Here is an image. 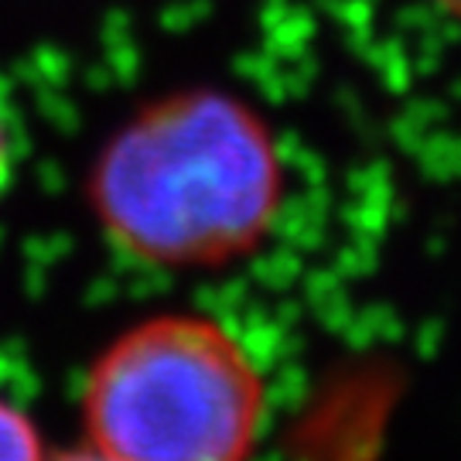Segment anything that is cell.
<instances>
[{"label":"cell","instance_id":"1","mask_svg":"<svg viewBox=\"0 0 461 461\" xmlns=\"http://www.w3.org/2000/svg\"><path fill=\"white\" fill-rule=\"evenodd\" d=\"M86 195L96 230L123 260L195 274L243 260L270 236L287 165L260 110L195 86L127 116L96 150Z\"/></svg>","mask_w":461,"mask_h":461},{"label":"cell","instance_id":"2","mask_svg":"<svg viewBox=\"0 0 461 461\" xmlns=\"http://www.w3.org/2000/svg\"><path fill=\"white\" fill-rule=\"evenodd\" d=\"M267 424V379L240 335L195 312L133 321L79 390L86 451L110 461H236Z\"/></svg>","mask_w":461,"mask_h":461},{"label":"cell","instance_id":"3","mask_svg":"<svg viewBox=\"0 0 461 461\" xmlns=\"http://www.w3.org/2000/svg\"><path fill=\"white\" fill-rule=\"evenodd\" d=\"M45 430L24 407L0 396V461L11 458H45Z\"/></svg>","mask_w":461,"mask_h":461},{"label":"cell","instance_id":"4","mask_svg":"<svg viewBox=\"0 0 461 461\" xmlns=\"http://www.w3.org/2000/svg\"><path fill=\"white\" fill-rule=\"evenodd\" d=\"M7 178H11V133L0 116V192L7 188Z\"/></svg>","mask_w":461,"mask_h":461},{"label":"cell","instance_id":"5","mask_svg":"<svg viewBox=\"0 0 461 461\" xmlns=\"http://www.w3.org/2000/svg\"><path fill=\"white\" fill-rule=\"evenodd\" d=\"M434 4H438L445 14L455 17V21H461V0H434Z\"/></svg>","mask_w":461,"mask_h":461}]
</instances>
